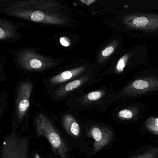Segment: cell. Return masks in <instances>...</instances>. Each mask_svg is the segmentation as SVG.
Listing matches in <instances>:
<instances>
[{
	"label": "cell",
	"mask_w": 158,
	"mask_h": 158,
	"mask_svg": "<svg viewBox=\"0 0 158 158\" xmlns=\"http://www.w3.org/2000/svg\"><path fill=\"white\" fill-rule=\"evenodd\" d=\"M29 64L31 68L35 69H39L43 65L42 62L37 59H32L29 62Z\"/></svg>",
	"instance_id": "2e32d148"
},
{
	"label": "cell",
	"mask_w": 158,
	"mask_h": 158,
	"mask_svg": "<svg viewBox=\"0 0 158 158\" xmlns=\"http://www.w3.org/2000/svg\"><path fill=\"white\" fill-rule=\"evenodd\" d=\"M4 35H5V32L1 27L0 29V38L2 39L4 36Z\"/></svg>",
	"instance_id": "ffe728a7"
},
{
	"label": "cell",
	"mask_w": 158,
	"mask_h": 158,
	"mask_svg": "<svg viewBox=\"0 0 158 158\" xmlns=\"http://www.w3.org/2000/svg\"><path fill=\"white\" fill-rule=\"evenodd\" d=\"M60 42L64 47H67L70 45V41L67 38L63 37L60 39Z\"/></svg>",
	"instance_id": "e0dca14e"
},
{
	"label": "cell",
	"mask_w": 158,
	"mask_h": 158,
	"mask_svg": "<svg viewBox=\"0 0 158 158\" xmlns=\"http://www.w3.org/2000/svg\"><path fill=\"white\" fill-rule=\"evenodd\" d=\"M62 125L68 136L73 140H80L81 143H85L82 140L86 137L84 127H82L74 115L71 113L64 114L62 117Z\"/></svg>",
	"instance_id": "ba28073f"
},
{
	"label": "cell",
	"mask_w": 158,
	"mask_h": 158,
	"mask_svg": "<svg viewBox=\"0 0 158 158\" xmlns=\"http://www.w3.org/2000/svg\"><path fill=\"white\" fill-rule=\"evenodd\" d=\"M114 92L113 89L106 88L89 92L84 98L78 101L76 104H75L73 108L77 110H87L101 102L103 99H106L108 100L109 97Z\"/></svg>",
	"instance_id": "52a82bcc"
},
{
	"label": "cell",
	"mask_w": 158,
	"mask_h": 158,
	"mask_svg": "<svg viewBox=\"0 0 158 158\" xmlns=\"http://www.w3.org/2000/svg\"><path fill=\"white\" fill-rule=\"evenodd\" d=\"M81 2H83L87 6H89L90 4L96 2V0H85V1H80Z\"/></svg>",
	"instance_id": "ac0fdd59"
},
{
	"label": "cell",
	"mask_w": 158,
	"mask_h": 158,
	"mask_svg": "<svg viewBox=\"0 0 158 158\" xmlns=\"http://www.w3.org/2000/svg\"><path fill=\"white\" fill-rule=\"evenodd\" d=\"M81 84V81L79 79L74 80L73 82H70L69 84L66 85L65 87L64 88V91H70L75 89L77 88Z\"/></svg>",
	"instance_id": "9a60e30c"
},
{
	"label": "cell",
	"mask_w": 158,
	"mask_h": 158,
	"mask_svg": "<svg viewBox=\"0 0 158 158\" xmlns=\"http://www.w3.org/2000/svg\"><path fill=\"white\" fill-rule=\"evenodd\" d=\"M80 71L81 69H75L73 71H65L54 77L53 78V82L55 83L64 82L72 78L74 75L78 73Z\"/></svg>",
	"instance_id": "8fae6325"
},
{
	"label": "cell",
	"mask_w": 158,
	"mask_h": 158,
	"mask_svg": "<svg viewBox=\"0 0 158 158\" xmlns=\"http://www.w3.org/2000/svg\"><path fill=\"white\" fill-rule=\"evenodd\" d=\"M33 158H42L41 155L37 151H35L34 152V154H33Z\"/></svg>",
	"instance_id": "d6986e66"
},
{
	"label": "cell",
	"mask_w": 158,
	"mask_h": 158,
	"mask_svg": "<svg viewBox=\"0 0 158 158\" xmlns=\"http://www.w3.org/2000/svg\"><path fill=\"white\" fill-rule=\"evenodd\" d=\"M84 129L86 137L93 139L91 156L96 154L106 147L113 139L112 131L108 127L98 124H84Z\"/></svg>",
	"instance_id": "8992f818"
},
{
	"label": "cell",
	"mask_w": 158,
	"mask_h": 158,
	"mask_svg": "<svg viewBox=\"0 0 158 158\" xmlns=\"http://www.w3.org/2000/svg\"><path fill=\"white\" fill-rule=\"evenodd\" d=\"M148 60L147 48L143 45L123 50L112 61L107 73L123 76L134 68L147 63Z\"/></svg>",
	"instance_id": "7a4b0ae2"
},
{
	"label": "cell",
	"mask_w": 158,
	"mask_h": 158,
	"mask_svg": "<svg viewBox=\"0 0 158 158\" xmlns=\"http://www.w3.org/2000/svg\"><path fill=\"white\" fill-rule=\"evenodd\" d=\"M45 18L44 13L40 11H36L31 15L30 19L35 22H40L43 21Z\"/></svg>",
	"instance_id": "5bb4252c"
},
{
	"label": "cell",
	"mask_w": 158,
	"mask_h": 158,
	"mask_svg": "<svg viewBox=\"0 0 158 158\" xmlns=\"http://www.w3.org/2000/svg\"><path fill=\"white\" fill-rule=\"evenodd\" d=\"M137 110L136 108L129 107V108H125L119 111L117 114V116L121 120H130L137 114Z\"/></svg>",
	"instance_id": "30bf717a"
},
{
	"label": "cell",
	"mask_w": 158,
	"mask_h": 158,
	"mask_svg": "<svg viewBox=\"0 0 158 158\" xmlns=\"http://www.w3.org/2000/svg\"><path fill=\"white\" fill-rule=\"evenodd\" d=\"M158 157V148H151L147 149L142 153L135 155L133 158H157Z\"/></svg>",
	"instance_id": "4fadbf2b"
},
{
	"label": "cell",
	"mask_w": 158,
	"mask_h": 158,
	"mask_svg": "<svg viewBox=\"0 0 158 158\" xmlns=\"http://www.w3.org/2000/svg\"><path fill=\"white\" fill-rule=\"evenodd\" d=\"M123 40L121 37H115L102 50L100 54V60L104 62L110 59L113 60L123 50Z\"/></svg>",
	"instance_id": "9c48e42d"
},
{
	"label": "cell",
	"mask_w": 158,
	"mask_h": 158,
	"mask_svg": "<svg viewBox=\"0 0 158 158\" xmlns=\"http://www.w3.org/2000/svg\"><path fill=\"white\" fill-rule=\"evenodd\" d=\"M158 91V74L140 75L132 78L117 91L114 92L108 100H127Z\"/></svg>",
	"instance_id": "3957f363"
},
{
	"label": "cell",
	"mask_w": 158,
	"mask_h": 158,
	"mask_svg": "<svg viewBox=\"0 0 158 158\" xmlns=\"http://www.w3.org/2000/svg\"><path fill=\"white\" fill-rule=\"evenodd\" d=\"M121 23L130 30L154 32L158 30V15L127 14L121 16Z\"/></svg>",
	"instance_id": "5b68a950"
},
{
	"label": "cell",
	"mask_w": 158,
	"mask_h": 158,
	"mask_svg": "<svg viewBox=\"0 0 158 158\" xmlns=\"http://www.w3.org/2000/svg\"><path fill=\"white\" fill-rule=\"evenodd\" d=\"M22 133L12 131L3 139L1 158H29L30 138Z\"/></svg>",
	"instance_id": "277c9868"
},
{
	"label": "cell",
	"mask_w": 158,
	"mask_h": 158,
	"mask_svg": "<svg viewBox=\"0 0 158 158\" xmlns=\"http://www.w3.org/2000/svg\"><path fill=\"white\" fill-rule=\"evenodd\" d=\"M146 128L150 132L158 135V117H151L146 121Z\"/></svg>",
	"instance_id": "7c38bea8"
},
{
	"label": "cell",
	"mask_w": 158,
	"mask_h": 158,
	"mask_svg": "<svg viewBox=\"0 0 158 158\" xmlns=\"http://www.w3.org/2000/svg\"><path fill=\"white\" fill-rule=\"evenodd\" d=\"M34 125L36 136L47 139L56 155L60 158H71L69 143L48 115L38 113L34 117Z\"/></svg>",
	"instance_id": "6da1fadb"
}]
</instances>
